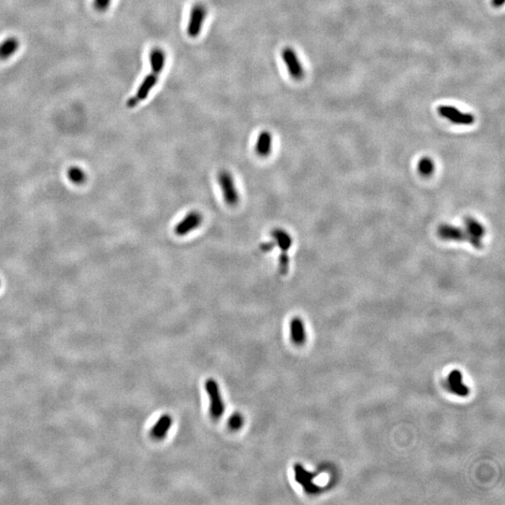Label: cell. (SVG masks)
Wrapping results in <instances>:
<instances>
[{
    "label": "cell",
    "instance_id": "cell-12",
    "mask_svg": "<svg viewBox=\"0 0 505 505\" xmlns=\"http://www.w3.org/2000/svg\"><path fill=\"white\" fill-rule=\"evenodd\" d=\"M291 329V338L294 343L297 345H301L305 342L306 340V333H305V328L302 320L298 317H295L291 321L290 325Z\"/></svg>",
    "mask_w": 505,
    "mask_h": 505
},
{
    "label": "cell",
    "instance_id": "cell-4",
    "mask_svg": "<svg viewBox=\"0 0 505 505\" xmlns=\"http://www.w3.org/2000/svg\"><path fill=\"white\" fill-rule=\"evenodd\" d=\"M206 15L207 10L203 4L197 3L193 6L187 25V34L189 37L197 38L200 34Z\"/></svg>",
    "mask_w": 505,
    "mask_h": 505
},
{
    "label": "cell",
    "instance_id": "cell-1",
    "mask_svg": "<svg viewBox=\"0 0 505 505\" xmlns=\"http://www.w3.org/2000/svg\"><path fill=\"white\" fill-rule=\"evenodd\" d=\"M440 238L446 241H456V242H468L472 244L474 248L482 249L483 243L481 240L476 239L470 235L467 231H464L458 227H454L451 225H442L438 231Z\"/></svg>",
    "mask_w": 505,
    "mask_h": 505
},
{
    "label": "cell",
    "instance_id": "cell-19",
    "mask_svg": "<svg viewBox=\"0 0 505 505\" xmlns=\"http://www.w3.org/2000/svg\"><path fill=\"white\" fill-rule=\"evenodd\" d=\"M67 177L68 179L75 185H82L84 183L86 177L84 172L80 168H70L67 171Z\"/></svg>",
    "mask_w": 505,
    "mask_h": 505
},
{
    "label": "cell",
    "instance_id": "cell-11",
    "mask_svg": "<svg viewBox=\"0 0 505 505\" xmlns=\"http://www.w3.org/2000/svg\"><path fill=\"white\" fill-rule=\"evenodd\" d=\"M172 426V418L169 415H163L156 421L151 429L152 437L156 440L164 439Z\"/></svg>",
    "mask_w": 505,
    "mask_h": 505
},
{
    "label": "cell",
    "instance_id": "cell-20",
    "mask_svg": "<svg viewBox=\"0 0 505 505\" xmlns=\"http://www.w3.org/2000/svg\"><path fill=\"white\" fill-rule=\"evenodd\" d=\"M244 418L240 413H235L229 420V426L232 430H238L243 426Z\"/></svg>",
    "mask_w": 505,
    "mask_h": 505
},
{
    "label": "cell",
    "instance_id": "cell-10",
    "mask_svg": "<svg viewBox=\"0 0 505 505\" xmlns=\"http://www.w3.org/2000/svg\"><path fill=\"white\" fill-rule=\"evenodd\" d=\"M273 137L270 132L262 131L257 137L254 146L255 153L260 157H267L271 154L273 148Z\"/></svg>",
    "mask_w": 505,
    "mask_h": 505
},
{
    "label": "cell",
    "instance_id": "cell-9",
    "mask_svg": "<svg viewBox=\"0 0 505 505\" xmlns=\"http://www.w3.org/2000/svg\"><path fill=\"white\" fill-rule=\"evenodd\" d=\"M294 470L296 481L303 486L306 492L310 494H314L318 491V487L313 483V479L315 477L314 474L308 472L304 468H302L298 464L294 466Z\"/></svg>",
    "mask_w": 505,
    "mask_h": 505
},
{
    "label": "cell",
    "instance_id": "cell-16",
    "mask_svg": "<svg viewBox=\"0 0 505 505\" xmlns=\"http://www.w3.org/2000/svg\"><path fill=\"white\" fill-rule=\"evenodd\" d=\"M464 224L466 227L467 232L472 235V237L481 240L484 236L485 230L477 220L473 219L472 217H467L464 220Z\"/></svg>",
    "mask_w": 505,
    "mask_h": 505
},
{
    "label": "cell",
    "instance_id": "cell-7",
    "mask_svg": "<svg viewBox=\"0 0 505 505\" xmlns=\"http://www.w3.org/2000/svg\"><path fill=\"white\" fill-rule=\"evenodd\" d=\"M282 57L291 77L297 81L301 80L304 76V70L295 51L290 47H286L282 52Z\"/></svg>",
    "mask_w": 505,
    "mask_h": 505
},
{
    "label": "cell",
    "instance_id": "cell-21",
    "mask_svg": "<svg viewBox=\"0 0 505 505\" xmlns=\"http://www.w3.org/2000/svg\"><path fill=\"white\" fill-rule=\"evenodd\" d=\"M289 271V256L287 252H282L279 255V273L282 275L287 274Z\"/></svg>",
    "mask_w": 505,
    "mask_h": 505
},
{
    "label": "cell",
    "instance_id": "cell-2",
    "mask_svg": "<svg viewBox=\"0 0 505 505\" xmlns=\"http://www.w3.org/2000/svg\"><path fill=\"white\" fill-rule=\"evenodd\" d=\"M217 181L225 202L231 207L237 206L240 202V196L231 172L226 169L221 170L217 175Z\"/></svg>",
    "mask_w": 505,
    "mask_h": 505
},
{
    "label": "cell",
    "instance_id": "cell-17",
    "mask_svg": "<svg viewBox=\"0 0 505 505\" xmlns=\"http://www.w3.org/2000/svg\"><path fill=\"white\" fill-rule=\"evenodd\" d=\"M19 46V42L15 38H10L0 44V59L6 60L13 55Z\"/></svg>",
    "mask_w": 505,
    "mask_h": 505
},
{
    "label": "cell",
    "instance_id": "cell-18",
    "mask_svg": "<svg viewBox=\"0 0 505 505\" xmlns=\"http://www.w3.org/2000/svg\"><path fill=\"white\" fill-rule=\"evenodd\" d=\"M418 170L421 175L428 177L434 171V163L428 157H423L418 163Z\"/></svg>",
    "mask_w": 505,
    "mask_h": 505
},
{
    "label": "cell",
    "instance_id": "cell-13",
    "mask_svg": "<svg viewBox=\"0 0 505 505\" xmlns=\"http://www.w3.org/2000/svg\"><path fill=\"white\" fill-rule=\"evenodd\" d=\"M275 244L281 249L282 252H287L292 246L291 236L282 229H275L271 233Z\"/></svg>",
    "mask_w": 505,
    "mask_h": 505
},
{
    "label": "cell",
    "instance_id": "cell-14",
    "mask_svg": "<svg viewBox=\"0 0 505 505\" xmlns=\"http://www.w3.org/2000/svg\"><path fill=\"white\" fill-rule=\"evenodd\" d=\"M449 384L452 391L457 395L465 397L469 394V388L462 382V374L458 370H455L449 375Z\"/></svg>",
    "mask_w": 505,
    "mask_h": 505
},
{
    "label": "cell",
    "instance_id": "cell-23",
    "mask_svg": "<svg viewBox=\"0 0 505 505\" xmlns=\"http://www.w3.org/2000/svg\"><path fill=\"white\" fill-rule=\"evenodd\" d=\"M276 246L274 242H266V243H262L260 248H261V251L262 252H270L271 250H273Z\"/></svg>",
    "mask_w": 505,
    "mask_h": 505
},
{
    "label": "cell",
    "instance_id": "cell-8",
    "mask_svg": "<svg viewBox=\"0 0 505 505\" xmlns=\"http://www.w3.org/2000/svg\"><path fill=\"white\" fill-rule=\"evenodd\" d=\"M157 77H158V73L154 72V71H152L151 74H149L148 76L145 77V79L143 80V83H142V84H141V86L138 89L136 95L131 99H128L127 106L129 108L135 107L140 102H142L143 99H145L148 97L149 93L154 88L156 82H157Z\"/></svg>",
    "mask_w": 505,
    "mask_h": 505
},
{
    "label": "cell",
    "instance_id": "cell-6",
    "mask_svg": "<svg viewBox=\"0 0 505 505\" xmlns=\"http://www.w3.org/2000/svg\"><path fill=\"white\" fill-rule=\"evenodd\" d=\"M438 111L442 117L448 119L449 121L456 125L469 126V125H472L473 122L475 121L474 116L471 113L462 112L461 110H458L457 108L452 107V106H445V105L440 106L438 108Z\"/></svg>",
    "mask_w": 505,
    "mask_h": 505
},
{
    "label": "cell",
    "instance_id": "cell-15",
    "mask_svg": "<svg viewBox=\"0 0 505 505\" xmlns=\"http://www.w3.org/2000/svg\"><path fill=\"white\" fill-rule=\"evenodd\" d=\"M165 61L166 55L163 50L159 48H154L152 50L150 54V63L152 71L160 74L165 66Z\"/></svg>",
    "mask_w": 505,
    "mask_h": 505
},
{
    "label": "cell",
    "instance_id": "cell-3",
    "mask_svg": "<svg viewBox=\"0 0 505 505\" xmlns=\"http://www.w3.org/2000/svg\"><path fill=\"white\" fill-rule=\"evenodd\" d=\"M205 389L210 398V414L215 420L223 417L225 412V403L220 392L219 385L213 379H209L205 383Z\"/></svg>",
    "mask_w": 505,
    "mask_h": 505
},
{
    "label": "cell",
    "instance_id": "cell-24",
    "mask_svg": "<svg viewBox=\"0 0 505 505\" xmlns=\"http://www.w3.org/2000/svg\"><path fill=\"white\" fill-rule=\"evenodd\" d=\"M505 3V0H492V4L494 7H501Z\"/></svg>",
    "mask_w": 505,
    "mask_h": 505
},
{
    "label": "cell",
    "instance_id": "cell-5",
    "mask_svg": "<svg viewBox=\"0 0 505 505\" xmlns=\"http://www.w3.org/2000/svg\"><path fill=\"white\" fill-rule=\"evenodd\" d=\"M203 216L202 214L197 211L192 210L189 211L187 215L181 220L174 228V233L177 236H186L188 233L195 231L202 224Z\"/></svg>",
    "mask_w": 505,
    "mask_h": 505
},
{
    "label": "cell",
    "instance_id": "cell-22",
    "mask_svg": "<svg viewBox=\"0 0 505 505\" xmlns=\"http://www.w3.org/2000/svg\"><path fill=\"white\" fill-rule=\"evenodd\" d=\"M111 0H95V8L99 11H105L110 7Z\"/></svg>",
    "mask_w": 505,
    "mask_h": 505
}]
</instances>
